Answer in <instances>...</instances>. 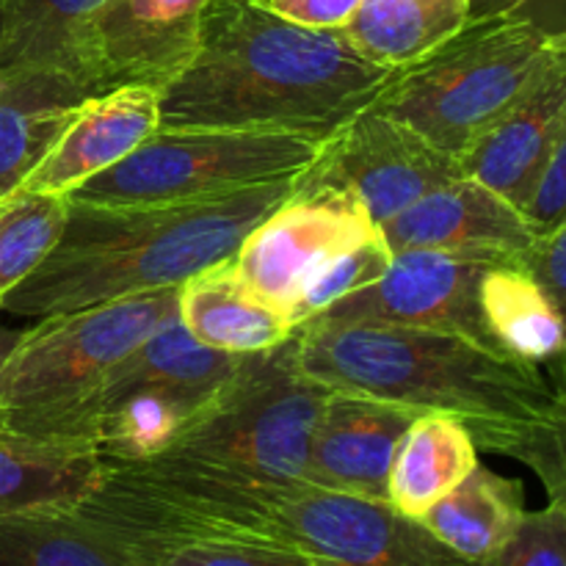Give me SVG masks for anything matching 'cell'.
Returning a JSON list of instances; mask_svg holds the SVG:
<instances>
[{"instance_id": "1", "label": "cell", "mask_w": 566, "mask_h": 566, "mask_svg": "<svg viewBox=\"0 0 566 566\" xmlns=\"http://www.w3.org/2000/svg\"><path fill=\"white\" fill-rule=\"evenodd\" d=\"M392 70L340 31H315L254 0H213L191 61L160 88V127L285 133L324 144L368 108Z\"/></svg>"}, {"instance_id": "2", "label": "cell", "mask_w": 566, "mask_h": 566, "mask_svg": "<svg viewBox=\"0 0 566 566\" xmlns=\"http://www.w3.org/2000/svg\"><path fill=\"white\" fill-rule=\"evenodd\" d=\"M293 340L304 374L329 390L451 415L503 457L517 459L553 407L547 368L453 332L313 321Z\"/></svg>"}, {"instance_id": "3", "label": "cell", "mask_w": 566, "mask_h": 566, "mask_svg": "<svg viewBox=\"0 0 566 566\" xmlns=\"http://www.w3.org/2000/svg\"><path fill=\"white\" fill-rule=\"evenodd\" d=\"M293 177L221 199L182 205H92L70 199L61 238L0 310L48 318L138 293L180 287L232 258L285 202Z\"/></svg>"}, {"instance_id": "4", "label": "cell", "mask_w": 566, "mask_h": 566, "mask_svg": "<svg viewBox=\"0 0 566 566\" xmlns=\"http://www.w3.org/2000/svg\"><path fill=\"white\" fill-rule=\"evenodd\" d=\"M177 291L138 293L39 318L22 332L0 387V423L94 442V412L114 370L177 315ZM97 446V442H94Z\"/></svg>"}, {"instance_id": "5", "label": "cell", "mask_w": 566, "mask_h": 566, "mask_svg": "<svg viewBox=\"0 0 566 566\" xmlns=\"http://www.w3.org/2000/svg\"><path fill=\"white\" fill-rule=\"evenodd\" d=\"M551 53V44L523 22L470 20L434 53L392 72L370 108L412 127L462 164Z\"/></svg>"}, {"instance_id": "6", "label": "cell", "mask_w": 566, "mask_h": 566, "mask_svg": "<svg viewBox=\"0 0 566 566\" xmlns=\"http://www.w3.org/2000/svg\"><path fill=\"white\" fill-rule=\"evenodd\" d=\"M293 337L243 357L232 379L164 453L249 484H304L315 420L329 387L304 374Z\"/></svg>"}, {"instance_id": "7", "label": "cell", "mask_w": 566, "mask_h": 566, "mask_svg": "<svg viewBox=\"0 0 566 566\" xmlns=\"http://www.w3.org/2000/svg\"><path fill=\"white\" fill-rule=\"evenodd\" d=\"M321 144L285 133L158 127L114 169L70 199L92 205H182L221 199L307 169Z\"/></svg>"}, {"instance_id": "8", "label": "cell", "mask_w": 566, "mask_h": 566, "mask_svg": "<svg viewBox=\"0 0 566 566\" xmlns=\"http://www.w3.org/2000/svg\"><path fill=\"white\" fill-rule=\"evenodd\" d=\"M457 175V160L368 105L321 144L313 164L293 177V188L352 193L381 227Z\"/></svg>"}, {"instance_id": "9", "label": "cell", "mask_w": 566, "mask_h": 566, "mask_svg": "<svg viewBox=\"0 0 566 566\" xmlns=\"http://www.w3.org/2000/svg\"><path fill=\"white\" fill-rule=\"evenodd\" d=\"M285 545L318 566H479L381 501L298 484L282 495Z\"/></svg>"}, {"instance_id": "10", "label": "cell", "mask_w": 566, "mask_h": 566, "mask_svg": "<svg viewBox=\"0 0 566 566\" xmlns=\"http://www.w3.org/2000/svg\"><path fill=\"white\" fill-rule=\"evenodd\" d=\"M379 232L357 197L335 188H293L247 235L232 260L263 302L285 313L310 276L335 254Z\"/></svg>"}, {"instance_id": "11", "label": "cell", "mask_w": 566, "mask_h": 566, "mask_svg": "<svg viewBox=\"0 0 566 566\" xmlns=\"http://www.w3.org/2000/svg\"><path fill=\"white\" fill-rule=\"evenodd\" d=\"M486 269L490 263L451 252H398L379 280L337 302L315 321L453 332L497 348L481 315L479 291Z\"/></svg>"}, {"instance_id": "12", "label": "cell", "mask_w": 566, "mask_h": 566, "mask_svg": "<svg viewBox=\"0 0 566 566\" xmlns=\"http://www.w3.org/2000/svg\"><path fill=\"white\" fill-rule=\"evenodd\" d=\"M379 230L392 254L431 249L490 265H525L539 241L517 205L462 171Z\"/></svg>"}, {"instance_id": "13", "label": "cell", "mask_w": 566, "mask_h": 566, "mask_svg": "<svg viewBox=\"0 0 566 566\" xmlns=\"http://www.w3.org/2000/svg\"><path fill=\"white\" fill-rule=\"evenodd\" d=\"M213 0H108L88 39L97 92L116 86L164 88L191 61Z\"/></svg>"}, {"instance_id": "14", "label": "cell", "mask_w": 566, "mask_h": 566, "mask_svg": "<svg viewBox=\"0 0 566 566\" xmlns=\"http://www.w3.org/2000/svg\"><path fill=\"white\" fill-rule=\"evenodd\" d=\"M418 412L363 392L329 390L315 420L304 484L387 503V479Z\"/></svg>"}, {"instance_id": "15", "label": "cell", "mask_w": 566, "mask_h": 566, "mask_svg": "<svg viewBox=\"0 0 566 566\" xmlns=\"http://www.w3.org/2000/svg\"><path fill=\"white\" fill-rule=\"evenodd\" d=\"M160 127V92L153 86H116L92 94L25 177L22 191L66 197L103 171L114 169Z\"/></svg>"}, {"instance_id": "16", "label": "cell", "mask_w": 566, "mask_h": 566, "mask_svg": "<svg viewBox=\"0 0 566 566\" xmlns=\"http://www.w3.org/2000/svg\"><path fill=\"white\" fill-rule=\"evenodd\" d=\"M564 127L566 48H553L525 92L464 155L459 171L523 210Z\"/></svg>"}, {"instance_id": "17", "label": "cell", "mask_w": 566, "mask_h": 566, "mask_svg": "<svg viewBox=\"0 0 566 566\" xmlns=\"http://www.w3.org/2000/svg\"><path fill=\"white\" fill-rule=\"evenodd\" d=\"M103 473L105 459L94 442L53 440L0 423V514L75 509Z\"/></svg>"}, {"instance_id": "18", "label": "cell", "mask_w": 566, "mask_h": 566, "mask_svg": "<svg viewBox=\"0 0 566 566\" xmlns=\"http://www.w3.org/2000/svg\"><path fill=\"white\" fill-rule=\"evenodd\" d=\"M177 315L188 335L221 354H263L296 335L285 313L258 296L227 258L186 280L177 291Z\"/></svg>"}, {"instance_id": "19", "label": "cell", "mask_w": 566, "mask_h": 566, "mask_svg": "<svg viewBox=\"0 0 566 566\" xmlns=\"http://www.w3.org/2000/svg\"><path fill=\"white\" fill-rule=\"evenodd\" d=\"M92 94L55 72L0 70V199L25 182Z\"/></svg>"}, {"instance_id": "20", "label": "cell", "mask_w": 566, "mask_h": 566, "mask_svg": "<svg viewBox=\"0 0 566 566\" xmlns=\"http://www.w3.org/2000/svg\"><path fill=\"white\" fill-rule=\"evenodd\" d=\"M108 0H0V70L66 75L97 94L88 39Z\"/></svg>"}, {"instance_id": "21", "label": "cell", "mask_w": 566, "mask_h": 566, "mask_svg": "<svg viewBox=\"0 0 566 566\" xmlns=\"http://www.w3.org/2000/svg\"><path fill=\"white\" fill-rule=\"evenodd\" d=\"M479 464V446L462 420L423 412L412 420L392 459L387 506L420 520Z\"/></svg>"}, {"instance_id": "22", "label": "cell", "mask_w": 566, "mask_h": 566, "mask_svg": "<svg viewBox=\"0 0 566 566\" xmlns=\"http://www.w3.org/2000/svg\"><path fill=\"white\" fill-rule=\"evenodd\" d=\"M479 298L486 332L503 354L547 368L566 352L564 313L525 265H490Z\"/></svg>"}, {"instance_id": "23", "label": "cell", "mask_w": 566, "mask_h": 566, "mask_svg": "<svg viewBox=\"0 0 566 566\" xmlns=\"http://www.w3.org/2000/svg\"><path fill=\"white\" fill-rule=\"evenodd\" d=\"M468 22L470 0H363L340 33L370 64L396 72L434 53Z\"/></svg>"}, {"instance_id": "24", "label": "cell", "mask_w": 566, "mask_h": 566, "mask_svg": "<svg viewBox=\"0 0 566 566\" xmlns=\"http://www.w3.org/2000/svg\"><path fill=\"white\" fill-rule=\"evenodd\" d=\"M523 514V484L479 462L462 484L453 486L420 517V523L453 553L479 564L512 536Z\"/></svg>"}, {"instance_id": "25", "label": "cell", "mask_w": 566, "mask_h": 566, "mask_svg": "<svg viewBox=\"0 0 566 566\" xmlns=\"http://www.w3.org/2000/svg\"><path fill=\"white\" fill-rule=\"evenodd\" d=\"M0 566H125L72 509L0 514Z\"/></svg>"}, {"instance_id": "26", "label": "cell", "mask_w": 566, "mask_h": 566, "mask_svg": "<svg viewBox=\"0 0 566 566\" xmlns=\"http://www.w3.org/2000/svg\"><path fill=\"white\" fill-rule=\"evenodd\" d=\"M70 199L17 188L0 199V304L53 252Z\"/></svg>"}, {"instance_id": "27", "label": "cell", "mask_w": 566, "mask_h": 566, "mask_svg": "<svg viewBox=\"0 0 566 566\" xmlns=\"http://www.w3.org/2000/svg\"><path fill=\"white\" fill-rule=\"evenodd\" d=\"M390 260L392 252L385 238H381V230L368 241L335 254L329 263H324L310 276V282L287 310V321H291L293 329L298 332L310 321L321 318L326 310L335 307L337 302L379 280L387 265H390Z\"/></svg>"}, {"instance_id": "28", "label": "cell", "mask_w": 566, "mask_h": 566, "mask_svg": "<svg viewBox=\"0 0 566 566\" xmlns=\"http://www.w3.org/2000/svg\"><path fill=\"white\" fill-rule=\"evenodd\" d=\"M119 556L125 566H318L293 547L232 539L186 542V545L153 547V551H133Z\"/></svg>"}, {"instance_id": "29", "label": "cell", "mask_w": 566, "mask_h": 566, "mask_svg": "<svg viewBox=\"0 0 566 566\" xmlns=\"http://www.w3.org/2000/svg\"><path fill=\"white\" fill-rule=\"evenodd\" d=\"M479 566H566V503L525 512L512 536Z\"/></svg>"}, {"instance_id": "30", "label": "cell", "mask_w": 566, "mask_h": 566, "mask_svg": "<svg viewBox=\"0 0 566 566\" xmlns=\"http://www.w3.org/2000/svg\"><path fill=\"white\" fill-rule=\"evenodd\" d=\"M553 381V407L534 440L520 451L517 462L528 464L551 501L566 503V352L547 365Z\"/></svg>"}, {"instance_id": "31", "label": "cell", "mask_w": 566, "mask_h": 566, "mask_svg": "<svg viewBox=\"0 0 566 566\" xmlns=\"http://www.w3.org/2000/svg\"><path fill=\"white\" fill-rule=\"evenodd\" d=\"M523 216L536 235H545L566 216V127L525 202Z\"/></svg>"}, {"instance_id": "32", "label": "cell", "mask_w": 566, "mask_h": 566, "mask_svg": "<svg viewBox=\"0 0 566 566\" xmlns=\"http://www.w3.org/2000/svg\"><path fill=\"white\" fill-rule=\"evenodd\" d=\"M271 14L315 31H343L357 14L363 0H254Z\"/></svg>"}, {"instance_id": "33", "label": "cell", "mask_w": 566, "mask_h": 566, "mask_svg": "<svg viewBox=\"0 0 566 566\" xmlns=\"http://www.w3.org/2000/svg\"><path fill=\"white\" fill-rule=\"evenodd\" d=\"M525 269L536 276L566 318V216L551 232L539 235Z\"/></svg>"}, {"instance_id": "34", "label": "cell", "mask_w": 566, "mask_h": 566, "mask_svg": "<svg viewBox=\"0 0 566 566\" xmlns=\"http://www.w3.org/2000/svg\"><path fill=\"white\" fill-rule=\"evenodd\" d=\"M503 17L528 25L551 48H566V0H523Z\"/></svg>"}, {"instance_id": "35", "label": "cell", "mask_w": 566, "mask_h": 566, "mask_svg": "<svg viewBox=\"0 0 566 566\" xmlns=\"http://www.w3.org/2000/svg\"><path fill=\"white\" fill-rule=\"evenodd\" d=\"M523 0H470V20H492L503 17Z\"/></svg>"}, {"instance_id": "36", "label": "cell", "mask_w": 566, "mask_h": 566, "mask_svg": "<svg viewBox=\"0 0 566 566\" xmlns=\"http://www.w3.org/2000/svg\"><path fill=\"white\" fill-rule=\"evenodd\" d=\"M22 332H25V329H11V326L0 324V387H3L6 365H9V359H11V354H14L17 343L22 340Z\"/></svg>"}, {"instance_id": "37", "label": "cell", "mask_w": 566, "mask_h": 566, "mask_svg": "<svg viewBox=\"0 0 566 566\" xmlns=\"http://www.w3.org/2000/svg\"><path fill=\"white\" fill-rule=\"evenodd\" d=\"M0 22H3V14H0Z\"/></svg>"}]
</instances>
